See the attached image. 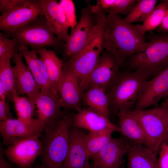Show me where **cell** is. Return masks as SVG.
Instances as JSON below:
<instances>
[{
  "mask_svg": "<svg viewBox=\"0 0 168 168\" xmlns=\"http://www.w3.org/2000/svg\"><path fill=\"white\" fill-rule=\"evenodd\" d=\"M117 114L119 119L117 131L132 142L150 148L145 132L137 119L128 111H120Z\"/></svg>",
  "mask_w": 168,
  "mask_h": 168,
  "instance_id": "cell-21",
  "label": "cell"
},
{
  "mask_svg": "<svg viewBox=\"0 0 168 168\" xmlns=\"http://www.w3.org/2000/svg\"><path fill=\"white\" fill-rule=\"evenodd\" d=\"M4 148L2 144L0 145V168H13V166L11 163L6 158L4 153Z\"/></svg>",
  "mask_w": 168,
  "mask_h": 168,
  "instance_id": "cell-36",
  "label": "cell"
},
{
  "mask_svg": "<svg viewBox=\"0 0 168 168\" xmlns=\"http://www.w3.org/2000/svg\"><path fill=\"white\" fill-rule=\"evenodd\" d=\"M17 43L13 38L9 39L0 33V58L8 57L12 58L17 50Z\"/></svg>",
  "mask_w": 168,
  "mask_h": 168,
  "instance_id": "cell-31",
  "label": "cell"
},
{
  "mask_svg": "<svg viewBox=\"0 0 168 168\" xmlns=\"http://www.w3.org/2000/svg\"><path fill=\"white\" fill-rule=\"evenodd\" d=\"M82 96L89 107L109 118V101L105 91L103 89L97 86H93L83 92Z\"/></svg>",
  "mask_w": 168,
  "mask_h": 168,
  "instance_id": "cell-25",
  "label": "cell"
},
{
  "mask_svg": "<svg viewBox=\"0 0 168 168\" xmlns=\"http://www.w3.org/2000/svg\"><path fill=\"white\" fill-rule=\"evenodd\" d=\"M156 0H139L131 12L123 19L128 23L137 22H144L156 7Z\"/></svg>",
  "mask_w": 168,
  "mask_h": 168,
  "instance_id": "cell-27",
  "label": "cell"
},
{
  "mask_svg": "<svg viewBox=\"0 0 168 168\" xmlns=\"http://www.w3.org/2000/svg\"><path fill=\"white\" fill-rule=\"evenodd\" d=\"M149 77L135 70L119 74L106 93L111 108L117 114L131 110L136 104Z\"/></svg>",
  "mask_w": 168,
  "mask_h": 168,
  "instance_id": "cell-3",
  "label": "cell"
},
{
  "mask_svg": "<svg viewBox=\"0 0 168 168\" xmlns=\"http://www.w3.org/2000/svg\"><path fill=\"white\" fill-rule=\"evenodd\" d=\"M165 1L168 3V0H166Z\"/></svg>",
  "mask_w": 168,
  "mask_h": 168,
  "instance_id": "cell-42",
  "label": "cell"
},
{
  "mask_svg": "<svg viewBox=\"0 0 168 168\" xmlns=\"http://www.w3.org/2000/svg\"><path fill=\"white\" fill-rule=\"evenodd\" d=\"M72 117L63 116L52 127H45L40 139L43 151L40 156L44 168H62L69 144Z\"/></svg>",
  "mask_w": 168,
  "mask_h": 168,
  "instance_id": "cell-2",
  "label": "cell"
},
{
  "mask_svg": "<svg viewBox=\"0 0 168 168\" xmlns=\"http://www.w3.org/2000/svg\"><path fill=\"white\" fill-rule=\"evenodd\" d=\"M163 102L168 106V97Z\"/></svg>",
  "mask_w": 168,
  "mask_h": 168,
  "instance_id": "cell-40",
  "label": "cell"
},
{
  "mask_svg": "<svg viewBox=\"0 0 168 168\" xmlns=\"http://www.w3.org/2000/svg\"><path fill=\"white\" fill-rule=\"evenodd\" d=\"M11 58L8 57L0 58V82L6 91L7 100L13 102L14 98L18 95L15 86L14 73L11 64Z\"/></svg>",
  "mask_w": 168,
  "mask_h": 168,
  "instance_id": "cell-26",
  "label": "cell"
},
{
  "mask_svg": "<svg viewBox=\"0 0 168 168\" xmlns=\"http://www.w3.org/2000/svg\"><path fill=\"white\" fill-rule=\"evenodd\" d=\"M142 126L150 147L157 154L161 145L168 143V106L163 102L149 109L127 111Z\"/></svg>",
  "mask_w": 168,
  "mask_h": 168,
  "instance_id": "cell-5",
  "label": "cell"
},
{
  "mask_svg": "<svg viewBox=\"0 0 168 168\" xmlns=\"http://www.w3.org/2000/svg\"><path fill=\"white\" fill-rule=\"evenodd\" d=\"M144 51L129 58L130 67L149 77L154 76L168 67V34L152 37Z\"/></svg>",
  "mask_w": 168,
  "mask_h": 168,
  "instance_id": "cell-4",
  "label": "cell"
},
{
  "mask_svg": "<svg viewBox=\"0 0 168 168\" xmlns=\"http://www.w3.org/2000/svg\"><path fill=\"white\" fill-rule=\"evenodd\" d=\"M90 168H94L93 167L92 165V166Z\"/></svg>",
  "mask_w": 168,
  "mask_h": 168,
  "instance_id": "cell-41",
  "label": "cell"
},
{
  "mask_svg": "<svg viewBox=\"0 0 168 168\" xmlns=\"http://www.w3.org/2000/svg\"><path fill=\"white\" fill-rule=\"evenodd\" d=\"M161 32L168 31V11L166 12L160 25L157 27Z\"/></svg>",
  "mask_w": 168,
  "mask_h": 168,
  "instance_id": "cell-37",
  "label": "cell"
},
{
  "mask_svg": "<svg viewBox=\"0 0 168 168\" xmlns=\"http://www.w3.org/2000/svg\"><path fill=\"white\" fill-rule=\"evenodd\" d=\"M40 16L43 15L38 0H24L18 5L2 14L0 29L6 35L21 28Z\"/></svg>",
  "mask_w": 168,
  "mask_h": 168,
  "instance_id": "cell-8",
  "label": "cell"
},
{
  "mask_svg": "<svg viewBox=\"0 0 168 168\" xmlns=\"http://www.w3.org/2000/svg\"><path fill=\"white\" fill-rule=\"evenodd\" d=\"M168 11V3L163 0L156 6L150 15L143 22L142 26L146 32L157 28Z\"/></svg>",
  "mask_w": 168,
  "mask_h": 168,
  "instance_id": "cell-29",
  "label": "cell"
},
{
  "mask_svg": "<svg viewBox=\"0 0 168 168\" xmlns=\"http://www.w3.org/2000/svg\"><path fill=\"white\" fill-rule=\"evenodd\" d=\"M159 152L157 168H168V143H163Z\"/></svg>",
  "mask_w": 168,
  "mask_h": 168,
  "instance_id": "cell-33",
  "label": "cell"
},
{
  "mask_svg": "<svg viewBox=\"0 0 168 168\" xmlns=\"http://www.w3.org/2000/svg\"><path fill=\"white\" fill-rule=\"evenodd\" d=\"M17 50L24 57L27 67L41 90H50L58 94L53 87L43 62L37 53L34 50H29L28 46L24 45L18 46Z\"/></svg>",
  "mask_w": 168,
  "mask_h": 168,
  "instance_id": "cell-20",
  "label": "cell"
},
{
  "mask_svg": "<svg viewBox=\"0 0 168 168\" xmlns=\"http://www.w3.org/2000/svg\"><path fill=\"white\" fill-rule=\"evenodd\" d=\"M157 153L151 148L133 142L127 153V168H157Z\"/></svg>",
  "mask_w": 168,
  "mask_h": 168,
  "instance_id": "cell-23",
  "label": "cell"
},
{
  "mask_svg": "<svg viewBox=\"0 0 168 168\" xmlns=\"http://www.w3.org/2000/svg\"><path fill=\"white\" fill-rule=\"evenodd\" d=\"M168 96V67L145 83L134 110L158 106L162 99Z\"/></svg>",
  "mask_w": 168,
  "mask_h": 168,
  "instance_id": "cell-11",
  "label": "cell"
},
{
  "mask_svg": "<svg viewBox=\"0 0 168 168\" xmlns=\"http://www.w3.org/2000/svg\"><path fill=\"white\" fill-rule=\"evenodd\" d=\"M119 66L111 53L108 51L103 54L87 80L85 91L93 86H98L106 91L119 73Z\"/></svg>",
  "mask_w": 168,
  "mask_h": 168,
  "instance_id": "cell-12",
  "label": "cell"
},
{
  "mask_svg": "<svg viewBox=\"0 0 168 168\" xmlns=\"http://www.w3.org/2000/svg\"><path fill=\"white\" fill-rule=\"evenodd\" d=\"M43 16H40L21 28L4 35L15 39L18 46H30L31 50L45 47L63 46V41L52 32Z\"/></svg>",
  "mask_w": 168,
  "mask_h": 168,
  "instance_id": "cell-6",
  "label": "cell"
},
{
  "mask_svg": "<svg viewBox=\"0 0 168 168\" xmlns=\"http://www.w3.org/2000/svg\"><path fill=\"white\" fill-rule=\"evenodd\" d=\"M81 12L78 22L71 29L70 35L64 44V55L69 59L76 56L84 49L96 24L97 14L92 9L90 1Z\"/></svg>",
  "mask_w": 168,
  "mask_h": 168,
  "instance_id": "cell-7",
  "label": "cell"
},
{
  "mask_svg": "<svg viewBox=\"0 0 168 168\" xmlns=\"http://www.w3.org/2000/svg\"><path fill=\"white\" fill-rule=\"evenodd\" d=\"M59 96L49 90H41L35 102L38 119L44 124L45 127L55 125L63 116L59 99Z\"/></svg>",
  "mask_w": 168,
  "mask_h": 168,
  "instance_id": "cell-15",
  "label": "cell"
},
{
  "mask_svg": "<svg viewBox=\"0 0 168 168\" xmlns=\"http://www.w3.org/2000/svg\"><path fill=\"white\" fill-rule=\"evenodd\" d=\"M24 0H0V11L2 13L18 5Z\"/></svg>",
  "mask_w": 168,
  "mask_h": 168,
  "instance_id": "cell-35",
  "label": "cell"
},
{
  "mask_svg": "<svg viewBox=\"0 0 168 168\" xmlns=\"http://www.w3.org/2000/svg\"><path fill=\"white\" fill-rule=\"evenodd\" d=\"M47 24L52 32L61 40L65 42L69 35L70 27L59 2L56 0H38Z\"/></svg>",
  "mask_w": 168,
  "mask_h": 168,
  "instance_id": "cell-16",
  "label": "cell"
},
{
  "mask_svg": "<svg viewBox=\"0 0 168 168\" xmlns=\"http://www.w3.org/2000/svg\"><path fill=\"white\" fill-rule=\"evenodd\" d=\"M132 142L122 135L112 138L102 150L91 156L93 166L94 168H118Z\"/></svg>",
  "mask_w": 168,
  "mask_h": 168,
  "instance_id": "cell-10",
  "label": "cell"
},
{
  "mask_svg": "<svg viewBox=\"0 0 168 168\" xmlns=\"http://www.w3.org/2000/svg\"><path fill=\"white\" fill-rule=\"evenodd\" d=\"M59 3L64 12L69 26L72 29L77 23L73 2L72 0H62Z\"/></svg>",
  "mask_w": 168,
  "mask_h": 168,
  "instance_id": "cell-32",
  "label": "cell"
},
{
  "mask_svg": "<svg viewBox=\"0 0 168 168\" xmlns=\"http://www.w3.org/2000/svg\"><path fill=\"white\" fill-rule=\"evenodd\" d=\"M138 0H114L107 12L109 14L118 15L119 14L128 15L136 5Z\"/></svg>",
  "mask_w": 168,
  "mask_h": 168,
  "instance_id": "cell-30",
  "label": "cell"
},
{
  "mask_svg": "<svg viewBox=\"0 0 168 168\" xmlns=\"http://www.w3.org/2000/svg\"><path fill=\"white\" fill-rule=\"evenodd\" d=\"M12 117L10 107L6 100H0V122L4 121Z\"/></svg>",
  "mask_w": 168,
  "mask_h": 168,
  "instance_id": "cell-34",
  "label": "cell"
},
{
  "mask_svg": "<svg viewBox=\"0 0 168 168\" xmlns=\"http://www.w3.org/2000/svg\"><path fill=\"white\" fill-rule=\"evenodd\" d=\"M43 146L39 137H33L17 141L3 149L6 158L19 168L33 167L36 158L42 154Z\"/></svg>",
  "mask_w": 168,
  "mask_h": 168,
  "instance_id": "cell-9",
  "label": "cell"
},
{
  "mask_svg": "<svg viewBox=\"0 0 168 168\" xmlns=\"http://www.w3.org/2000/svg\"><path fill=\"white\" fill-rule=\"evenodd\" d=\"M142 25L125 22L118 15L106 16L104 48L111 53L119 66L134 54L144 51L149 45Z\"/></svg>",
  "mask_w": 168,
  "mask_h": 168,
  "instance_id": "cell-1",
  "label": "cell"
},
{
  "mask_svg": "<svg viewBox=\"0 0 168 168\" xmlns=\"http://www.w3.org/2000/svg\"><path fill=\"white\" fill-rule=\"evenodd\" d=\"M33 50L39 54L53 87L60 96L63 78V61L52 50L46 49L45 48Z\"/></svg>",
  "mask_w": 168,
  "mask_h": 168,
  "instance_id": "cell-19",
  "label": "cell"
},
{
  "mask_svg": "<svg viewBox=\"0 0 168 168\" xmlns=\"http://www.w3.org/2000/svg\"><path fill=\"white\" fill-rule=\"evenodd\" d=\"M0 133L2 145L8 147L19 140L30 138H40L18 119L0 122Z\"/></svg>",
  "mask_w": 168,
  "mask_h": 168,
  "instance_id": "cell-22",
  "label": "cell"
},
{
  "mask_svg": "<svg viewBox=\"0 0 168 168\" xmlns=\"http://www.w3.org/2000/svg\"><path fill=\"white\" fill-rule=\"evenodd\" d=\"M30 168H44V167L42 165H37L35 166H33L32 167Z\"/></svg>",
  "mask_w": 168,
  "mask_h": 168,
  "instance_id": "cell-39",
  "label": "cell"
},
{
  "mask_svg": "<svg viewBox=\"0 0 168 168\" xmlns=\"http://www.w3.org/2000/svg\"><path fill=\"white\" fill-rule=\"evenodd\" d=\"M6 92L2 83L0 82V100H6Z\"/></svg>",
  "mask_w": 168,
  "mask_h": 168,
  "instance_id": "cell-38",
  "label": "cell"
},
{
  "mask_svg": "<svg viewBox=\"0 0 168 168\" xmlns=\"http://www.w3.org/2000/svg\"><path fill=\"white\" fill-rule=\"evenodd\" d=\"M112 133L85 134L84 142L87 157L97 153L105 147L112 139Z\"/></svg>",
  "mask_w": 168,
  "mask_h": 168,
  "instance_id": "cell-28",
  "label": "cell"
},
{
  "mask_svg": "<svg viewBox=\"0 0 168 168\" xmlns=\"http://www.w3.org/2000/svg\"><path fill=\"white\" fill-rule=\"evenodd\" d=\"M63 78L59 101L61 107L66 110H82L80 101L82 95L78 81L72 73L63 67Z\"/></svg>",
  "mask_w": 168,
  "mask_h": 168,
  "instance_id": "cell-18",
  "label": "cell"
},
{
  "mask_svg": "<svg viewBox=\"0 0 168 168\" xmlns=\"http://www.w3.org/2000/svg\"><path fill=\"white\" fill-rule=\"evenodd\" d=\"M23 56L18 50L13 57L16 90L18 96L26 94L32 105L35 102L41 89L37 85L27 66L23 60Z\"/></svg>",
  "mask_w": 168,
  "mask_h": 168,
  "instance_id": "cell-14",
  "label": "cell"
},
{
  "mask_svg": "<svg viewBox=\"0 0 168 168\" xmlns=\"http://www.w3.org/2000/svg\"><path fill=\"white\" fill-rule=\"evenodd\" d=\"M13 102L17 119L29 129L40 137L45 126L42 121L33 117L35 106L27 97L16 96Z\"/></svg>",
  "mask_w": 168,
  "mask_h": 168,
  "instance_id": "cell-24",
  "label": "cell"
},
{
  "mask_svg": "<svg viewBox=\"0 0 168 168\" xmlns=\"http://www.w3.org/2000/svg\"><path fill=\"white\" fill-rule=\"evenodd\" d=\"M80 129L71 128L68 150L62 168H90L92 166L88 162L84 142L85 133Z\"/></svg>",
  "mask_w": 168,
  "mask_h": 168,
  "instance_id": "cell-17",
  "label": "cell"
},
{
  "mask_svg": "<svg viewBox=\"0 0 168 168\" xmlns=\"http://www.w3.org/2000/svg\"><path fill=\"white\" fill-rule=\"evenodd\" d=\"M72 118L74 127L86 129L90 133H112L118 128V126L112 123L109 118L90 107L82 109Z\"/></svg>",
  "mask_w": 168,
  "mask_h": 168,
  "instance_id": "cell-13",
  "label": "cell"
}]
</instances>
